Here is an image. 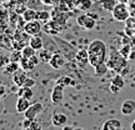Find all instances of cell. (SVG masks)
<instances>
[{"instance_id": "8fae6325", "label": "cell", "mask_w": 135, "mask_h": 130, "mask_svg": "<svg viewBox=\"0 0 135 130\" xmlns=\"http://www.w3.org/2000/svg\"><path fill=\"white\" fill-rule=\"evenodd\" d=\"M28 71H25V70H23V69H19L16 73H14L13 74V83H14L16 86H24L25 81L28 80V74H26Z\"/></svg>"}, {"instance_id": "9c48e42d", "label": "cell", "mask_w": 135, "mask_h": 130, "mask_svg": "<svg viewBox=\"0 0 135 130\" xmlns=\"http://www.w3.org/2000/svg\"><path fill=\"white\" fill-rule=\"evenodd\" d=\"M124 84H125L124 78L121 76V75H119V74L115 75L110 81V92L113 94H119L121 92V89L124 88Z\"/></svg>"}, {"instance_id": "ac0fdd59", "label": "cell", "mask_w": 135, "mask_h": 130, "mask_svg": "<svg viewBox=\"0 0 135 130\" xmlns=\"http://www.w3.org/2000/svg\"><path fill=\"white\" fill-rule=\"evenodd\" d=\"M19 64H20V69H23V70H25V71H33L34 69H35V64L31 61V59L30 58H21V60L19 61Z\"/></svg>"}, {"instance_id": "f546056e", "label": "cell", "mask_w": 135, "mask_h": 130, "mask_svg": "<svg viewBox=\"0 0 135 130\" xmlns=\"http://www.w3.org/2000/svg\"><path fill=\"white\" fill-rule=\"evenodd\" d=\"M35 51H36V50L31 48L29 44L25 45L24 48L21 49V53H23V56H24V58H31V56H34V55H35Z\"/></svg>"}, {"instance_id": "ffe728a7", "label": "cell", "mask_w": 135, "mask_h": 130, "mask_svg": "<svg viewBox=\"0 0 135 130\" xmlns=\"http://www.w3.org/2000/svg\"><path fill=\"white\" fill-rule=\"evenodd\" d=\"M18 97H23L25 99H29L31 100L34 98V90L33 88H28V86H20L18 90Z\"/></svg>"}, {"instance_id": "d590c367", "label": "cell", "mask_w": 135, "mask_h": 130, "mask_svg": "<svg viewBox=\"0 0 135 130\" xmlns=\"http://www.w3.org/2000/svg\"><path fill=\"white\" fill-rule=\"evenodd\" d=\"M31 119H28V118H25V120L23 121V128H24V129H28V128H29L30 126V124H31Z\"/></svg>"}, {"instance_id": "b9f144b4", "label": "cell", "mask_w": 135, "mask_h": 130, "mask_svg": "<svg viewBox=\"0 0 135 130\" xmlns=\"http://www.w3.org/2000/svg\"><path fill=\"white\" fill-rule=\"evenodd\" d=\"M74 130H85V129H83V128H75Z\"/></svg>"}, {"instance_id": "ab89813d", "label": "cell", "mask_w": 135, "mask_h": 130, "mask_svg": "<svg viewBox=\"0 0 135 130\" xmlns=\"http://www.w3.org/2000/svg\"><path fill=\"white\" fill-rule=\"evenodd\" d=\"M61 130H74V128H71V126H69V125H64Z\"/></svg>"}, {"instance_id": "e0dca14e", "label": "cell", "mask_w": 135, "mask_h": 130, "mask_svg": "<svg viewBox=\"0 0 135 130\" xmlns=\"http://www.w3.org/2000/svg\"><path fill=\"white\" fill-rule=\"evenodd\" d=\"M51 123L54 126H64L68 123V116L65 114H54L51 116Z\"/></svg>"}, {"instance_id": "836d02e7", "label": "cell", "mask_w": 135, "mask_h": 130, "mask_svg": "<svg viewBox=\"0 0 135 130\" xmlns=\"http://www.w3.org/2000/svg\"><path fill=\"white\" fill-rule=\"evenodd\" d=\"M41 129H43V128H41V124H40L39 121H36V119H35V120L31 121V124H30L29 128L25 130H41Z\"/></svg>"}, {"instance_id": "8992f818", "label": "cell", "mask_w": 135, "mask_h": 130, "mask_svg": "<svg viewBox=\"0 0 135 130\" xmlns=\"http://www.w3.org/2000/svg\"><path fill=\"white\" fill-rule=\"evenodd\" d=\"M64 100V86L56 84L51 90V101L54 105H60Z\"/></svg>"}, {"instance_id": "1f68e13d", "label": "cell", "mask_w": 135, "mask_h": 130, "mask_svg": "<svg viewBox=\"0 0 135 130\" xmlns=\"http://www.w3.org/2000/svg\"><path fill=\"white\" fill-rule=\"evenodd\" d=\"M130 49H131L130 45H123L119 51H120V54L123 55V56H124V58L129 59V58H130V54H131L130 53Z\"/></svg>"}, {"instance_id": "30bf717a", "label": "cell", "mask_w": 135, "mask_h": 130, "mask_svg": "<svg viewBox=\"0 0 135 130\" xmlns=\"http://www.w3.org/2000/svg\"><path fill=\"white\" fill-rule=\"evenodd\" d=\"M68 18H69V13L61 11V10H59L58 8H55V9L51 11V19H53L54 21L59 23L60 25H63V26H65V24H66Z\"/></svg>"}, {"instance_id": "8d00e7d4", "label": "cell", "mask_w": 135, "mask_h": 130, "mask_svg": "<svg viewBox=\"0 0 135 130\" xmlns=\"http://www.w3.org/2000/svg\"><path fill=\"white\" fill-rule=\"evenodd\" d=\"M59 0H41V3H44L45 5H55L58 4Z\"/></svg>"}, {"instance_id": "f1b7e54d", "label": "cell", "mask_w": 135, "mask_h": 130, "mask_svg": "<svg viewBox=\"0 0 135 130\" xmlns=\"http://www.w3.org/2000/svg\"><path fill=\"white\" fill-rule=\"evenodd\" d=\"M56 84H60V85H63V86L65 88V86H69V85H74L75 81L69 76H60L58 80H56Z\"/></svg>"}, {"instance_id": "cb8c5ba5", "label": "cell", "mask_w": 135, "mask_h": 130, "mask_svg": "<svg viewBox=\"0 0 135 130\" xmlns=\"http://www.w3.org/2000/svg\"><path fill=\"white\" fill-rule=\"evenodd\" d=\"M38 56H39V59H40V61H41V63H49V60L51 59L53 54H51L50 50L43 48V49H40V50H39Z\"/></svg>"}, {"instance_id": "484cf974", "label": "cell", "mask_w": 135, "mask_h": 130, "mask_svg": "<svg viewBox=\"0 0 135 130\" xmlns=\"http://www.w3.org/2000/svg\"><path fill=\"white\" fill-rule=\"evenodd\" d=\"M94 69H95V71L94 73H95L97 76H104L106 73H108V70H110L109 66H108V64H106V61L105 63H101V64H99V65H97Z\"/></svg>"}, {"instance_id": "f35d334b", "label": "cell", "mask_w": 135, "mask_h": 130, "mask_svg": "<svg viewBox=\"0 0 135 130\" xmlns=\"http://www.w3.org/2000/svg\"><path fill=\"white\" fill-rule=\"evenodd\" d=\"M129 11H130V16L135 18V4H130V6H129Z\"/></svg>"}, {"instance_id": "603a6c76", "label": "cell", "mask_w": 135, "mask_h": 130, "mask_svg": "<svg viewBox=\"0 0 135 130\" xmlns=\"http://www.w3.org/2000/svg\"><path fill=\"white\" fill-rule=\"evenodd\" d=\"M36 20H39L41 24H45L51 20V13H49L48 10H39L36 15Z\"/></svg>"}, {"instance_id": "4fadbf2b", "label": "cell", "mask_w": 135, "mask_h": 130, "mask_svg": "<svg viewBox=\"0 0 135 130\" xmlns=\"http://www.w3.org/2000/svg\"><path fill=\"white\" fill-rule=\"evenodd\" d=\"M120 111L123 115H131L135 111V100L134 99H126L123 101L120 106Z\"/></svg>"}, {"instance_id": "52a82bcc", "label": "cell", "mask_w": 135, "mask_h": 130, "mask_svg": "<svg viewBox=\"0 0 135 130\" xmlns=\"http://www.w3.org/2000/svg\"><path fill=\"white\" fill-rule=\"evenodd\" d=\"M63 28H64L63 25H60L59 23H56V21H54L51 19L50 21L44 24L43 30L46 34H49V35H58L60 31H63Z\"/></svg>"}, {"instance_id": "277c9868", "label": "cell", "mask_w": 135, "mask_h": 130, "mask_svg": "<svg viewBox=\"0 0 135 130\" xmlns=\"http://www.w3.org/2000/svg\"><path fill=\"white\" fill-rule=\"evenodd\" d=\"M76 23L79 26H81L83 29L85 30H93L95 28V24H97V19L93 18L91 15L88 14H81L78 16Z\"/></svg>"}, {"instance_id": "5b68a950", "label": "cell", "mask_w": 135, "mask_h": 130, "mask_svg": "<svg viewBox=\"0 0 135 130\" xmlns=\"http://www.w3.org/2000/svg\"><path fill=\"white\" fill-rule=\"evenodd\" d=\"M24 30L29 34L30 36H35V35H40L41 30H43V26H41V23L39 20H31V21L25 23Z\"/></svg>"}, {"instance_id": "7bdbcfd3", "label": "cell", "mask_w": 135, "mask_h": 130, "mask_svg": "<svg viewBox=\"0 0 135 130\" xmlns=\"http://www.w3.org/2000/svg\"><path fill=\"white\" fill-rule=\"evenodd\" d=\"M0 104H1V97H0Z\"/></svg>"}, {"instance_id": "ba28073f", "label": "cell", "mask_w": 135, "mask_h": 130, "mask_svg": "<svg viewBox=\"0 0 135 130\" xmlns=\"http://www.w3.org/2000/svg\"><path fill=\"white\" fill-rule=\"evenodd\" d=\"M44 106L41 103H35V104H31L29 106V109L24 113V116L25 118H28V119H31V120H35L38 115L43 111Z\"/></svg>"}, {"instance_id": "3957f363", "label": "cell", "mask_w": 135, "mask_h": 130, "mask_svg": "<svg viewBox=\"0 0 135 130\" xmlns=\"http://www.w3.org/2000/svg\"><path fill=\"white\" fill-rule=\"evenodd\" d=\"M111 14L116 21H120V23L121 21L125 23L130 18V11H129V8L125 5V3H118Z\"/></svg>"}, {"instance_id": "5bb4252c", "label": "cell", "mask_w": 135, "mask_h": 130, "mask_svg": "<svg viewBox=\"0 0 135 130\" xmlns=\"http://www.w3.org/2000/svg\"><path fill=\"white\" fill-rule=\"evenodd\" d=\"M101 130H123V124L118 119H109L103 124Z\"/></svg>"}, {"instance_id": "7c38bea8", "label": "cell", "mask_w": 135, "mask_h": 130, "mask_svg": "<svg viewBox=\"0 0 135 130\" xmlns=\"http://www.w3.org/2000/svg\"><path fill=\"white\" fill-rule=\"evenodd\" d=\"M75 61L79 66L85 68L86 64H89V54H88V49H80L78 50L75 54Z\"/></svg>"}, {"instance_id": "7402d4cb", "label": "cell", "mask_w": 135, "mask_h": 130, "mask_svg": "<svg viewBox=\"0 0 135 130\" xmlns=\"http://www.w3.org/2000/svg\"><path fill=\"white\" fill-rule=\"evenodd\" d=\"M20 69V64L18 61H10L6 66L4 68V74L6 75H13L14 73H16Z\"/></svg>"}, {"instance_id": "d6986e66", "label": "cell", "mask_w": 135, "mask_h": 130, "mask_svg": "<svg viewBox=\"0 0 135 130\" xmlns=\"http://www.w3.org/2000/svg\"><path fill=\"white\" fill-rule=\"evenodd\" d=\"M29 45L33 49H35L36 51H39L40 49H43V38L41 35H35V36H30Z\"/></svg>"}, {"instance_id": "e575fe53", "label": "cell", "mask_w": 135, "mask_h": 130, "mask_svg": "<svg viewBox=\"0 0 135 130\" xmlns=\"http://www.w3.org/2000/svg\"><path fill=\"white\" fill-rule=\"evenodd\" d=\"M35 80H34L33 78H28V80L25 81V84H24V86H28V88H33L34 85H35Z\"/></svg>"}, {"instance_id": "60d3db41", "label": "cell", "mask_w": 135, "mask_h": 130, "mask_svg": "<svg viewBox=\"0 0 135 130\" xmlns=\"http://www.w3.org/2000/svg\"><path fill=\"white\" fill-rule=\"evenodd\" d=\"M131 130H135V119H134V121L131 123Z\"/></svg>"}, {"instance_id": "d4e9b609", "label": "cell", "mask_w": 135, "mask_h": 130, "mask_svg": "<svg viewBox=\"0 0 135 130\" xmlns=\"http://www.w3.org/2000/svg\"><path fill=\"white\" fill-rule=\"evenodd\" d=\"M36 15H38V10L25 9V11L21 14V16H23V19L28 23V21H31V20H36Z\"/></svg>"}, {"instance_id": "d6a6232c", "label": "cell", "mask_w": 135, "mask_h": 130, "mask_svg": "<svg viewBox=\"0 0 135 130\" xmlns=\"http://www.w3.org/2000/svg\"><path fill=\"white\" fill-rule=\"evenodd\" d=\"M10 61H11V60H10V56H6L4 54H0V69H4Z\"/></svg>"}, {"instance_id": "6da1fadb", "label": "cell", "mask_w": 135, "mask_h": 130, "mask_svg": "<svg viewBox=\"0 0 135 130\" xmlns=\"http://www.w3.org/2000/svg\"><path fill=\"white\" fill-rule=\"evenodd\" d=\"M88 54H89V64L95 68L99 64L106 61L108 46L101 39H94L88 45Z\"/></svg>"}, {"instance_id": "9a60e30c", "label": "cell", "mask_w": 135, "mask_h": 130, "mask_svg": "<svg viewBox=\"0 0 135 130\" xmlns=\"http://www.w3.org/2000/svg\"><path fill=\"white\" fill-rule=\"evenodd\" d=\"M48 64L53 68V69H60V68L64 65V58L59 53H55V54H53V56L49 60Z\"/></svg>"}, {"instance_id": "74e56055", "label": "cell", "mask_w": 135, "mask_h": 130, "mask_svg": "<svg viewBox=\"0 0 135 130\" xmlns=\"http://www.w3.org/2000/svg\"><path fill=\"white\" fill-rule=\"evenodd\" d=\"M5 94H6V88L3 83H0V97H4Z\"/></svg>"}, {"instance_id": "4dcf8cb0", "label": "cell", "mask_w": 135, "mask_h": 130, "mask_svg": "<svg viewBox=\"0 0 135 130\" xmlns=\"http://www.w3.org/2000/svg\"><path fill=\"white\" fill-rule=\"evenodd\" d=\"M23 58V53H21V50H18V49H13V51L10 54V60L11 61H18L19 63L20 60Z\"/></svg>"}, {"instance_id": "7a4b0ae2", "label": "cell", "mask_w": 135, "mask_h": 130, "mask_svg": "<svg viewBox=\"0 0 135 130\" xmlns=\"http://www.w3.org/2000/svg\"><path fill=\"white\" fill-rule=\"evenodd\" d=\"M106 64H108V66H109L110 70L119 73V71H123L124 69H126V66H128V59L124 58L119 50H116L114 46H111L109 56L106 59Z\"/></svg>"}, {"instance_id": "2e32d148", "label": "cell", "mask_w": 135, "mask_h": 130, "mask_svg": "<svg viewBox=\"0 0 135 130\" xmlns=\"http://www.w3.org/2000/svg\"><path fill=\"white\" fill-rule=\"evenodd\" d=\"M30 105H31V104H30L29 99L19 97L18 98V101H16V111H18V113H25V111L29 109Z\"/></svg>"}, {"instance_id": "83f0119b", "label": "cell", "mask_w": 135, "mask_h": 130, "mask_svg": "<svg viewBox=\"0 0 135 130\" xmlns=\"http://www.w3.org/2000/svg\"><path fill=\"white\" fill-rule=\"evenodd\" d=\"M56 8H58L59 10H61V11H65V13H70L73 10L71 6L68 3V0H59L58 4H56Z\"/></svg>"}, {"instance_id": "44dd1931", "label": "cell", "mask_w": 135, "mask_h": 130, "mask_svg": "<svg viewBox=\"0 0 135 130\" xmlns=\"http://www.w3.org/2000/svg\"><path fill=\"white\" fill-rule=\"evenodd\" d=\"M99 3H100L101 8L105 10V11H108V13H113L114 8H115L116 4H118L116 0H100Z\"/></svg>"}, {"instance_id": "4316f807", "label": "cell", "mask_w": 135, "mask_h": 130, "mask_svg": "<svg viewBox=\"0 0 135 130\" xmlns=\"http://www.w3.org/2000/svg\"><path fill=\"white\" fill-rule=\"evenodd\" d=\"M91 8V0H76V9L88 11Z\"/></svg>"}]
</instances>
